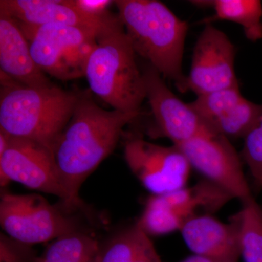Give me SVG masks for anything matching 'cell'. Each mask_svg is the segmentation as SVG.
Wrapping results in <instances>:
<instances>
[{
	"label": "cell",
	"mask_w": 262,
	"mask_h": 262,
	"mask_svg": "<svg viewBox=\"0 0 262 262\" xmlns=\"http://www.w3.org/2000/svg\"><path fill=\"white\" fill-rule=\"evenodd\" d=\"M232 199L228 192L206 179L192 187L152 194L136 224L149 237L171 233L180 231L201 210L218 211Z\"/></svg>",
	"instance_id": "obj_7"
},
{
	"label": "cell",
	"mask_w": 262,
	"mask_h": 262,
	"mask_svg": "<svg viewBox=\"0 0 262 262\" xmlns=\"http://www.w3.org/2000/svg\"><path fill=\"white\" fill-rule=\"evenodd\" d=\"M201 7H209L214 15L203 20L211 24L215 20H229L241 25L246 38L256 42L262 38V4L258 0H212L201 1Z\"/></svg>",
	"instance_id": "obj_18"
},
{
	"label": "cell",
	"mask_w": 262,
	"mask_h": 262,
	"mask_svg": "<svg viewBox=\"0 0 262 262\" xmlns=\"http://www.w3.org/2000/svg\"><path fill=\"white\" fill-rule=\"evenodd\" d=\"M180 232L194 254L217 262H237L241 258L237 214L229 223H223L210 215H196L184 224Z\"/></svg>",
	"instance_id": "obj_14"
},
{
	"label": "cell",
	"mask_w": 262,
	"mask_h": 262,
	"mask_svg": "<svg viewBox=\"0 0 262 262\" xmlns=\"http://www.w3.org/2000/svg\"><path fill=\"white\" fill-rule=\"evenodd\" d=\"M0 225L7 235L29 246L80 230L73 218L37 194H2Z\"/></svg>",
	"instance_id": "obj_6"
},
{
	"label": "cell",
	"mask_w": 262,
	"mask_h": 262,
	"mask_svg": "<svg viewBox=\"0 0 262 262\" xmlns=\"http://www.w3.org/2000/svg\"><path fill=\"white\" fill-rule=\"evenodd\" d=\"M146 98L162 135L179 145L196 136L211 134L201 118L168 89L162 76L149 65L143 72Z\"/></svg>",
	"instance_id": "obj_13"
},
{
	"label": "cell",
	"mask_w": 262,
	"mask_h": 262,
	"mask_svg": "<svg viewBox=\"0 0 262 262\" xmlns=\"http://www.w3.org/2000/svg\"><path fill=\"white\" fill-rule=\"evenodd\" d=\"M98 262L163 261L149 236L136 224L101 244Z\"/></svg>",
	"instance_id": "obj_17"
},
{
	"label": "cell",
	"mask_w": 262,
	"mask_h": 262,
	"mask_svg": "<svg viewBox=\"0 0 262 262\" xmlns=\"http://www.w3.org/2000/svg\"><path fill=\"white\" fill-rule=\"evenodd\" d=\"M10 182L58 196L67 210L76 209L53 152L37 141L10 136L6 149L0 152V184L4 187Z\"/></svg>",
	"instance_id": "obj_8"
},
{
	"label": "cell",
	"mask_w": 262,
	"mask_h": 262,
	"mask_svg": "<svg viewBox=\"0 0 262 262\" xmlns=\"http://www.w3.org/2000/svg\"><path fill=\"white\" fill-rule=\"evenodd\" d=\"M181 262H217L211 258L205 257V256H200V255L194 254L192 256H189Z\"/></svg>",
	"instance_id": "obj_24"
},
{
	"label": "cell",
	"mask_w": 262,
	"mask_h": 262,
	"mask_svg": "<svg viewBox=\"0 0 262 262\" xmlns=\"http://www.w3.org/2000/svg\"><path fill=\"white\" fill-rule=\"evenodd\" d=\"M241 158L247 165L254 185L262 189V116L259 122L244 139Z\"/></svg>",
	"instance_id": "obj_21"
},
{
	"label": "cell",
	"mask_w": 262,
	"mask_h": 262,
	"mask_svg": "<svg viewBox=\"0 0 262 262\" xmlns=\"http://www.w3.org/2000/svg\"><path fill=\"white\" fill-rule=\"evenodd\" d=\"M0 69L11 80L29 87L53 84L36 64L18 20L0 8Z\"/></svg>",
	"instance_id": "obj_15"
},
{
	"label": "cell",
	"mask_w": 262,
	"mask_h": 262,
	"mask_svg": "<svg viewBox=\"0 0 262 262\" xmlns=\"http://www.w3.org/2000/svg\"><path fill=\"white\" fill-rule=\"evenodd\" d=\"M235 48L229 37L206 24L193 51L186 89L198 96L238 85L234 72Z\"/></svg>",
	"instance_id": "obj_11"
},
{
	"label": "cell",
	"mask_w": 262,
	"mask_h": 262,
	"mask_svg": "<svg viewBox=\"0 0 262 262\" xmlns=\"http://www.w3.org/2000/svg\"><path fill=\"white\" fill-rule=\"evenodd\" d=\"M0 129L52 151L73 115L79 94L58 86L29 87L1 73Z\"/></svg>",
	"instance_id": "obj_4"
},
{
	"label": "cell",
	"mask_w": 262,
	"mask_h": 262,
	"mask_svg": "<svg viewBox=\"0 0 262 262\" xmlns=\"http://www.w3.org/2000/svg\"><path fill=\"white\" fill-rule=\"evenodd\" d=\"M221 262H237V261H221Z\"/></svg>",
	"instance_id": "obj_25"
},
{
	"label": "cell",
	"mask_w": 262,
	"mask_h": 262,
	"mask_svg": "<svg viewBox=\"0 0 262 262\" xmlns=\"http://www.w3.org/2000/svg\"><path fill=\"white\" fill-rule=\"evenodd\" d=\"M19 24L29 43L33 59L45 74L61 80L84 76L88 59L96 46L98 26L89 28L61 24Z\"/></svg>",
	"instance_id": "obj_5"
},
{
	"label": "cell",
	"mask_w": 262,
	"mask_h": 262,
	"mask_svg": "<svg viewBox=\"0 0 262 262\" xmlns=\"http://www.w3.org/2000/svg\"><path fill=\"white\" fill-rule=\"evenodd\" d=\"M140 114L103 110L89 94H79L73 115L52 148L76 209L86 211L79 195L82 184L113 152L125 125Z\"/></svg>",
	"instance_id": "obj_1"
},
{
	"label": "cell",
	"mask_w": 262,
	"mask_h": 262,
	"mask_svg": "<svg viewBox=\"0 0 262 262\" xmlns=\"http://www.w3.org/2000/svg\"><path fill=\"white\" fill-rule=\"evenodd\" d=\"M101 244L87 232L76 231L53 241L41 262H98Z\"/></svg>",
	"instance_id": "obj_19"
},
{
	"label": "cell",
	"mask_w": 262,
	"mask_h": 262,
	"mask_svg": "<svg viewBox=\"0 0 262 262\" xmlns=\"http://www.w3.org/2000/svg\"><path fill=\"white\" fill-rule=\"evenodd\" d=\"M189 104L210 132L228 139H245L262 116V104L245 98L239 86L202 95Z\"/></svg>",
	"instance_id": "obj_12"
},
{
	"label": "cell",
	"mask_w": 262,
	"mask_h": 262,
	"mask_svg": "<svg viewBox=\"0 0 262 262\" xmlns=\"http://www.w3.org/2000/svg\"><path fill=\"white\" fill-rule=\"evenodd\" d=\"M136 55L145 58L164 78L187 91L182 71L187 22L157 0L114 1Z\"/></svg>",
	"instance_id": "obj_3"
},
{
	"label": "cell",
	"mask_w": 262,
	"mask_h": 262,
	"mask_svg": "<svg viewBox=\"0 0 262 262\" xmlns=\"http://www.w3.org/2000/svg\"><path fill=\"white\" fill-rule=\"evenodd\" d=\"M0 262H41L40 256L29 245L22 244L7 234L0 235Z\"/></svg>",
	"instance_id": "obj_22"
},
{
	"label": "cell",
	"mask_w": 262,
	"mask_h": 262,
	"mask_svg": "<svg viewBox=\"0 0 262 262\" xmlns=\"http://www.w3.org/2000/svg\"><path fill=\"white\" fill-rule=\"evenodd\" d=\"M0 8L19 23L29 26L61 24L96 28L102 15L88 14L75 0H1Z\"/></svg>",
	"instance_id": "obj_16"
},
{
	"label": "cell",
	"mask_w": 262,
	"mask_h": 262,
	"mask_svg": "<svg viewBox=\"0 0 262 262\" xmlns=\"http://www.w3.org/2000/svg\"><path fill=\"white\" fill-rule=\"evenodd\" d=\"M177 146L185 155L192 168L234 199H238L243 205L255 199L243 170L242 158L228 138L206 134Z\"/></svg>",
	"instance_id": "obj_9"
},
{
	"label": "cell",
	"mask_w": 262,
	"mask_h": 262,
	"mask_svg": "<svg viewBox=\"0 0 262 262\" xmlns=\"http://www.w3.org/2000/svg\"><path fill=\"white\" fill-rule=\"evenodd\" d=\"M124 156L131 172L152 194L186 187L192 167L177 146H160L133 137L125 142Z\"/></svg>",
	"instance_id": "obj_10"
},
{
	"label": "cell",
	"mask_w": 262,
	"mask_h": 262,
	"mask_svg": "<svg viewBox=\"0 0 262 262\" xmlns=\"http://www.w3.org/2000/svg\"><path fill=\"white\" fill-rule=\"evenodd\" d=\"M237 215L241 257L244 262H262V208L254 199Z\"/></svg>",
	"instance_id": "obj_20"
},
{
	"label": "cell",
	"mask_w": 262,
	"mask_h": 262,
	"mask_svg": "<svg viewBox=\"0 0 262 262\" xmlns=\"http://www.w3.org/2000/svg\"><path fill=\"white\" fill-rule=\"evenodd\" d=\"M95 39L96 46L84 69L91 92L113 110L141 112L146 98L144 75L118 15L108 11L101 15Z\"/></svg>",
	"instance_id": "obj_2"
},
{
	"label": "cell",
	"mask_w": 262,
	"mask_h": 262,
	"mask_svg": "<svg viewBox=\"0 0 262 262\" xmlns=\"http://www.w3.org/2000/svg\"><path fill=\"white\" fill-rule=\"evenodd\" d=\"M76 5L88 14L100 16L107 11L108 5L113 1L107 0H75Z\"/></svg>",
	"instance_id": "obj_23"
}]
</instances>
